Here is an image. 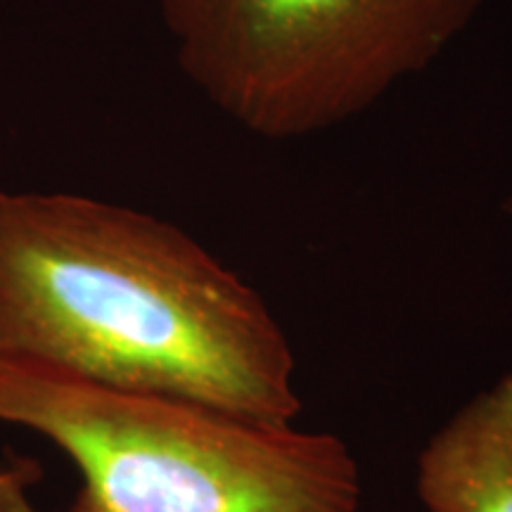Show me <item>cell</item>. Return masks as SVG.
<instances>
[{
	"label": "cell",
	"instance_id": "obj_4",
	"mask_svg": "<svg viewBox=\"0 0 512 512\" xmlns=\"http://www.w3.org/2000/svg\"><path fill=\"white\" fill-rule=\"evenodd\" d=\"M418 496L430 512H512V373L422 448Z\"/></svg>",
	"mask_w": 512,
	"mask_h": 512
},
{
	"label": "cell",
	"instance_id": "obj_5",
	"mask_svg": "<svg viewBox=\"0 0 512 512\" xmlns=\"http://www.w3.org/2000/svg\"><path fill=\"white\" fill-rule=\"evenodd\" d=\"M505 214H508L512 219V200H508V204H505Z\"/></svg>",
	"mask_w": 512,
	"mask_h": 512
},
{
	"label": "cell",
	"instance_id": "obj_2",
	"mask_svg": "<svg viewBox=\"0 0 512 512\" xmlns=\"http://www.w3.org/2000/svg\"><path fill=\"white\" fill-rule=\"evenodd\" d=\"M0 422L76 465L67 512H358L361 472L328 432L0 361Z\"/></svg>",
	"mask_w": 512,
	"mask_h": 512
},
{
	"label": "cell",
	"instance_id": "obj_1",
	"mask_svg": "<svg viewBox=\"0 0 512 512\" xmlns=\"http://www.w3.org/2000/svg\"><path fill=\"white\" fill-rule=\"evenodd\" d=\"M0 361L292 425L290 339L174 223L72 192H0Z\"/></svg>",
	"mask_w": 512,
	"mask_h": 512
},
{
	"label": "cell",
	"instance_id": "obj_3",
	"mask_svg": "<svg viewBox=\"0 0 512 512\" xmlns=\"http://www.w3.org/2000/svg\"><path fill=\"white\" fill-rule=\"evenodd\" d=\"M183 72L254 136L358 117L425 72L482 0H157Z\"/></svg>",
	"mask_w": 512,
	"mask_h": 512
}]
</instances>
